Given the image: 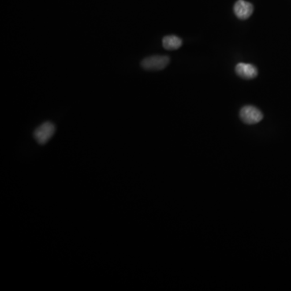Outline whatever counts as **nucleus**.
Segmentation results:
<instances>
[{"instance_id": "1", "label": "nucleus", "mask_w": 291, "mask_h": 291, "mask_svg": "<svg viewBox=\"0 0 291 291\" xmlns=\"http://www.w3.org/2000/svg\"><path fill=\"white\" fill-rule=\"evenodd\" d=\"M170 58L168 56H151L144 58L141 62L143 69L147 71H160L169 65Z\"/></svg>"}, {"instance_id": "4", "label": "nucleus", "mask_w": 291, "mask_h": 291, "mask_svg": "<svg viewBox=\"0 0 291 291\" xmlns=\"http://www.w3.org/2000/svg\"><path fill=\"white\" fill-rule=\"evenodd\" d=\"M254 8L251 3L244 0H238L234 6V12L240 20H245L252 16Z\"/></svg>"}, {"instance_id": "2", "label": "nucleus", "mask_w": 291, "mask_h": 291, "mask_svg": "<svg viewBox=\"0 0 291 291\" xmlns=\"http://www.w3.org/2000/svg\"><path fill=\"white\" fill-rule=\"evenodd\" d=\"M241 121L248 125H254L263 119V113L257 108L252 105H247L242 108L240 112Z\"/></svg>"}, {"instance_id": "5", "label": "nucleus", "mask_w": 291, "mask_h": 291, "mask_svg": "<svg viewBox=\"0 0 291 291\" xmlns=\"http://www.w3.org/2000/svg\"><path fill=\"white\" fill-rule=\"evenodd\" d=\"M236 72L238 76L244 79H253L258 75V71L255 66L244 62L236 65Z\"/></svg>"}, {"instance_id": "6", "label": "nucleus", "mask_w": 291, "mask_h": 291, "mask_svg": "<svg viewBox=\"0 0 291 291\" xmlns=\"http://www.w3.org/2000/svg\"><path fill=\"white\" fill-rule=\"evenodd\" d=\"M182 45V40L175 35L166 36L163 39V46L168 50H177Z\"/></svg>"}, {"instance_id": "3", "label": "nucleus", "mask_w": 291, "mask_h": 291, "mask_svg": "<svg viewBox=\"0 0 291 291\" xmlns=\"http://www.w3.org/2000/svg\"><path fill=\"white\" fill-rule=\"evenodd\" d=\"M55 132V125L51 122H45L34 131V138L40 144H46Z\"/></svg>"}]
</instances>
